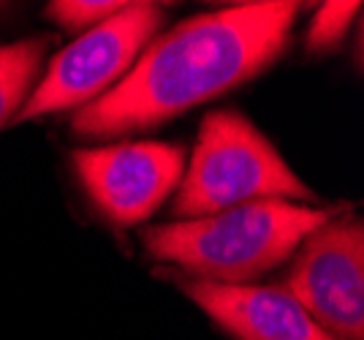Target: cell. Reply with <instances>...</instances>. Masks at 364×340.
<instances>
[{"mask_svg": "<svg viewBox=\"0 0 364 340\" xmlns=\"http://www.w3.org/2000/svg\"><path fill=\"white\" fill-rule=\"evenodd\" d=\"M46 47L49 38H31L0 47V125L19 112L22 101L31 95Z\"/></svg>", "mask_w": 364, "mask_h": 340, "instance_id": "8", "label": "cell"}, {"mask_svg": "<svg viewBox=\"0 0 364 340\" xmlns=\"http://www.w3.org/2000/svg\"><path fill=\"white\" fill-rule=\"evenodd\" d=\"M164 22V9L155 3H125L107 22L85 31L71 47H65L49 63L44 79L28 95L16 120H33L52 112L90 104L112 90L144 44Z\"/></svg>", "mask_w": 364, "mask_h": 340, "instance_id": "4", "label": "cell"}, {"mask_svg": "<svg viewBox=\"0 0 364 340\" xmlns=\"http://www.w3.org/2000/svg\"><path fill=\"white\" fill-rule=\"evenodd\" d=\"M299 3H245L198 14L152 41L125 77L74 115L79 137L164 123L261 74L289 44Z\"/></svg>", "mask_w": 364, "mask_h": 340, "instance_id": "1", "label": "cell"}, {"mask_svg": "<svg viewBox=\"0 0 364 340\" xmlns=\"http://www.w3.org/2000/svg\"><path fill=\"white\" fill-rule=\"evenodd\" d=\"M359 9L362 3H323L307 33V49L318 52L337 44L348 31L350 19L359 14Z\"/></svg>", "mask_w": 364, "mask_h": 340, "instance_id": "10", "label": "cell"}, {"mask_svg": "<svg viewBox=\"0 0 364 340\" xmlns=\"http://www.w3.org/2000/svg\"><path fill=\"white\" fill-rule=\"evenodd\" d=\"M346 207H310L267 199L207 218L164 223L141 232L152 259L177 264L201 280L240 286L286 262L310 234Z\"/></svg>", "mask_w": 364, "mask_h": 340, "instance_id": "2", "label": "cell"}, {"mask_svg": "<svg viewBox=\"0 0 364 340\" xmlns=\"http://www.w3.org/2000/svg\"><path fill=\"white\" fill-rule=\"evenodd\" d=\"M76 174L95 207L117 226L141 223L182 180L185 153L164 142H128L76 150Z\"/></svg>", "mask_w": 364, "mask_h": 340, "instance_id": "6", "label": "cell"}, {"mask_svg": "<svg viewBox=\"0 0 364 340\" xmlns=\"http://www.w3.org/2000/svg\"><path fill=\"white\" fill-rule=\"evenodd\" d=\"M267 199L310 201L313 191L242 115H207L171 213L180 218H207Z\"/></svg>", "mask_w": 364, "mask_h": 340, "instance_id": "3", "label": "cell"}, {"mask_svg": "<svg viewBox=\"0 0 364 340\" xmlns=\"http://www.w3.org/2000/svg\"><path fill=\"white\" fill-rule=\"evenodd\" d=\"M177 283L237 340H337L283 286H228L201 278Z\"/></svg>", "mask_w": 364, "mask_h": 340, "instance_id": "7", "label": "cell"}, {"mask_svg": "<svg viewBox=\"0 0 364 340\" xmlns=\"http://www.w3.org/2000/svg\"><path fill=\"white\" fill-rule=\"evenodd\" d=\"M286 289L337 340H364V226L340 213L310 234Z\"/></svg>", "mask_w": 364, "mask_h": 340, "instance_id": "5", "label": "cell"}, {"mask_svg": "<svg viewBox=\"0 0 364 340\" xmlns=\"http://www.w3.org/2000/svg\"><path fill=\"white\" fill-rule=\"evenodd\" d=\"M125 3H107V0H60V3H49L46 14L52 16L58 25L65 31H90L95 25L107 22L109 16H114Z\"/></svg>", "mask_w": 364, "mask_h": 340, "instance_id": "9", "label": "cell"}]
</instances>
